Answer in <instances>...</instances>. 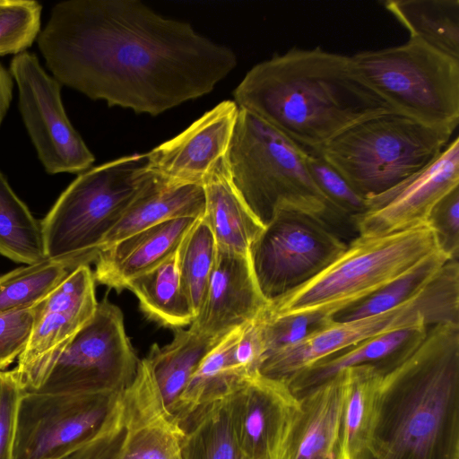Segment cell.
<instances>
[{
	"label": "cell",
	"instance_id": "obj_1",
	"mask_svg": "<svg viewBox=\"0 0 459 459\" xmlns=\"http://www.w3.org/2000/svg\"><path fill=\"white\" fill-rule=\"evenodd\" d=\"M36 42L61 84L152 117L210 93L237 65L230 48L139 0L56 3Z\"/></svg>",
	"mask_w": 459,
	"mask_h": 459
},
{
	"label": "cell",
	"instance_id": "obj_2",
	"mask_svg": "<svg viewBox=\"0 0 459 459\" xmlns=\"http://www.w3.org/2000/svg\"><path fill=\"white\" fill-rule=\"evenodd\" d=\"M234 101L308 152L350 127L394 112L359 77L351 56L292 48L254 65Z\"/></svg>",
	"mask_w": 459,
	"mask_h": 459
},
{
	"label": "cell",
	"instance_id": "obj_3",
	"mask_svg": "<svg viewBox=\"0 0 459 459\" xmlns=\"http://www.w3.org/2000/svg\"><path fill=\"white\" fill-rule=\"evenodd\" d=\"M354 459H459V325L429 326L406 359L381 374Z\"/></svg>",
	"mask_w": 459,
	"mask_h": 459
},
{
	"label": "cell",
	"instance_id": "obj_4",
	"mask_svg": "<svg viewBox=\"0 0 459 459\" xmlns=\"http://www.w3.org/2000/svg\"><path fill=\"white\" fill-rule=\"evenodd\" d=\"M307 154L261 118L238 109L229 150L230 178L255 217L265 226L278 210L299 211L320 219L350 242L358 236L355 222L317 187Z\"/></svg>",
	"mask_w": 459,
	"mask_h": 459
},
{
	"label": "cell",
	"instance_id": "obj_5",
	"mask_svg": "<svg viewBox=\"0 0 459 459\" xmlns=\"http://www.w3.org/2000/svg\"><path fill=\"white\" fill-rule=\"evenodd\" d=\"M440 250L426 223L382 236H360L318 274L268 303L276 316L307 313L333 317L403 274L426 255Z\"/></svg>",
	"mask_w": 459,
	"mask_h": 459
},
{
	"label": "cell",
	"instance_id": "obj_6",
	"mask_svg": "<svg viewBox=\"0 0 459 459\" xmlns=\"http://www.w3.org/2000/svg\"><path fill=\"white\" fill-rule=\"evenodd\" d=\"M151 176L146 153L78 174L40 223L48 259L76 266L94 262L104 239Z\"/></svg>",
	"mask_w": 459,
	"mask_h": 459
},
{
	"label": "cell",
	"instance_id": "obj_7",
	"mask_svg": "<svg viewBox=\"0 0 459 459\" xmlns=\"http://www.w3.org/2000/svg\"><path fill=\"white\" fill-rule=\"evenodd\" d=\"M452 134L389 112L356 124L314 152L368 199L427 167L448 144Z\"/></svg>",
	"mask_w": 459,
	"mask_h": 459
},
{
	"label": "cell",
	"instance_id": "obj_8",
	"mask_svg": "<svg viewBox=\"0 0 459 459\" xmlns=\"http://www.w3.org/2000/svg\"><path fill=\"white\" fill-rule=\"evenodd\" d=\"M363 82L394 112L454 132L459 123V60L410 39L351 56Z\"/></svg>",
	"mask_w": 459,
	"mask_h": 459
},
{
	"label": "cell",
	"instance_id": "obj_9",
	"mask_svg": "<svg viewBox=\"0 0 459 459\" xmlns=\"http://www.w3.org/2000/svg\"><path fill=\"white\" fill-rule=\"evenodd\" d=\"M459 325V263L448 260L416 296L398 307L349 320L330 319L303 341L266 356L259 374L285 383L314 362L382 333L410 326Z\"/></svg>",
	"mask_w": 459,
	"mask_h": 459
},
{
	"label": "cell",
	"instance_id": "obj_10",
	"mask_svg": "<svg viewBox=\"0 0 459 459\" xmlns=\"http://www.w3.org/2000/svg\"><path fill=\"white\" fill-rule=\"evenodd\" d=\"M139 360L121 309L103 299L31 393H120L134 378Z\"/></svg>",
	"mask_w": 459,
	"mask_h": 459
},
{
	"label": "cell",
	"instance_id": "obj_11",
	"mask_svg": "<svg viewBox=\"0 0 459 459\" xmlns=\"http://www.w3.org/2000/svg\"><path fill=\"white\" fill-rule=\"evenodd\" d=\"M347 245L320 219L299 211L278 210L248 256L258 288L269 303L318 274Z\"/></svg>",
	"mask_w": 459,
	"mask_h": 459
},
{
	"label": "cell",
	"instance_id": "obj_12",
	"mask_svg": "<svg viewBox=\"0 0 459 459\" xmlns=\"http://www.w3.org/2000/svg\"><path fill=\"white\" fill-rule=\"evenodd\" d=\"M122 392H23L17 410L13 459H65L97 434Z\"/></svg>",
	"mask_w": 459,
	"mask_h": 459
},
{
	"label": "cell",
	"instance_id": "obj_13",
	"mask_svg": "<svg viewBox=\"0 0 459 459\" xmlns=\"http://www.w3.org/2000/svg\"><path fill=\"white\" fill-rule=\"evenodd\" d=\"M9 72L18 90V108L45 171L80 174L95 157L65 112L62 84L29 51L14 56Z\"/></svg>",
	"mask_w": 459,
	"mask_h": 459
},
{
	"label": "cell",
	"instance_id": "obj_14",
	"mask_svg": "<svg viewBox=\"0 0 459 459\" xmlns=\"http://www.w3.org/2000/svg\"><path fill=\"white\" fill-rule=\"evenodd\" d=\"M98 303L93 271L83 264L36 305L28 342L14 368L24 393L39 386L64 349L92 318Z\"/></svg>",
	"mask_w": 459,
	"mask_h": 459
},
{
	"label": "cell",
	"instance_id": "obj_15",
	"mask_svg": "<svg viewBox=\"0 0 459 459\" xmlns=\"http://www.w3.org/2000/svg\"><path fill=\"white\" fill-rule=\"evenodd\" d=\"M238 109L234 100L220 102L182 133L147 152V169L172 183L203 186L230 176L229 150Z\"/></svg>",
	"mask_w": 459,
	"mask_h": 459
},
{
	"label": "cell",
	"instance_id": "obj_16",
	"mask_svg": "<svg viewBox=\"0 0 459 459\" xmlns=\"http://www.w3.org/2000/svg\"><path fill=\"white\" fill-rule=\"evenodd\" d=\"M459 186V138L450 142L427 167L399 186L367 199L355 220L358 235L382 236L427 223L446 194Z\"/></svg>",
	"mask_w": 459,
	"mask_h": 459
},
{
	"label": "cell",
	"instance_id": "obj_17",
	"mask_svg": "<svg viewBox=\"0 0 459 459\" xmlns=\"http://www.w3.org/2000/svg\"><path fill=\"white\" fill-rule=\"evenodd\" d=\"M227 400L242 459H278L298 409L287 385L257 373L242 380Z\"/></svg>",
	"mask_w": 459,
	"mask_h": 459
},
{
	"label": "cell",
	"instance_id": "obj_18",
	"mask_svg": "<svg viewBox=\"0 0 459 459\" xmlns=\"http://www.w3.org/2000/svg\"><path fill=\"white\" fill-rule=\"evenodd\" d=\"M123 431L110 459H181V425L168 410L145 358L121 394Z\"/></svg>",
	"mask_w": 459,
	"mask_h": 459
},
{
	"label": "cell",
	"instance_id": "obj_19",
	"mask_svg": "<svg viewBox=\"0 0 459 459\" xmlns=\"http://www.w3.org/2000/svg\"><path fill=\"white\" fill-rule=\"evenodd\" d=\"M267 305L249 256L217 247L205 295L190 328L204 336L221 340L254 319Z\"/></svg>",
	"mask_w": 459,
	"mask_h": 459
},
{
	"label": "cell",
	"instance_id": "obj_20",
	"mask_svg": "<svg viewBox=\"0 0 459 459\" xmlns=\"http://www.w3.org/2000/svg\"><path fill=\"white\" fill-rule=\"evenodd\" d=\"M345 397L344 370L299 395L278 459H344Z\"/></svg>",
	"mask_w": 459,
	"mask_h": 459
},
{
	"label": "cell",
	"instance_id": "obj_21",
	"mask_svg": "<svg viewBox=\"0 0 459 459\" xmlns=\"http://www.w3.org/2000/svg\"><path fill=\"white\" fill-rule=\"evenodd\" d=\"M196 220L178 218L166 221L100 251L94 260L95 281L117 292L126 289L130 281L176 253Z\"/></svg>",
	"mask_w": 459,
	"mask_h": 459
},
{
	"label": "cell",
	"instance_id": "obj_22",
	"mask_svg": "<svg viewBox=\"0 0 459 459\" xmlns=\"http://www.w3.org/2000/svg\"><path fill=\"white\" fill-rule=\"evenodd\" d=\"M429 327L419 325L375 336L314 362L292 375L284 384L298 397L347 368L371 365L382 373L386 372L420 346Z\"/></svg>",
	"mask_w": 459,
	"mask_h": 459
},
{
	"label": "cell",
	"instance_id": "obj_23",
	"mask_svg": "<svg viewBox=\"0 0 459 459\" xmlns=\"http://www.w3.org/2000/svg\"><path fill=\"white\" fill-rule=\"evenodd\" d=\"M204 210L205 193L203 186L172 183L152 173L121 219L106 237L100 251L166 221L201 218Z\"/></svg>",
	"mask_w": 459,
	"mask_h": 459
},
{
	"label": "cell",
	"instance_id": "obj_24",
	"mask_svg": "<svg viewBox=\"0 0 459 459\" xmlns=\"http://www.w3.org/2000/svg\"><path fill=\"white\" fill-rule=\"evenodd\" d=\"M205 219L217 247L248 255L264 225L239 195L230 176L218 177L204 186Z\"/></svg>",
	"mask_w": 459,
	"mask_h": 459
},
{
	"label": "cell",
	"instance_id": "obj_25",
	"mask_svg": "<svg viewBox=\"0 0 459 459\" xmlns=\"http://www.w3.org/2000/svg\"><path fill=\"white\" fill-rule=\"evenodd\" d=\"M177 252L130 281L126 287L136 296L141 310L148 318L173 330L191 325L195 319L181 287Z\"/></svg>",
	"mask_w": 459,
	"mask_h": 459
},
{
	"label": "cell",
	"instance_id": "obj_26",
	"mask_svg": "<svg viewBox=\"0 0 459 459\" xmlns=\"http://www.w3.org/2000/svg\"><path fill=\"white\" fill-rule=\"evenodd\" d=\"M384 5L410 39L459 60L458 0H388Z\"/></svg>",
	"mask_w": 459,
	"mask_h": 459
},
{
	"label": "cell",
	"instance_id": "obj_27",
	"mask_svg": "<svg viewBox=\"0 0 459 459\" xmlns=\"http://www.w3.org/2000/svg\"><path fill=\"white\" fill-rule=\"evenodd\" d=\"M219 341L204 336L190 327L178 328L169 343L161 347L157 343L151 346L144 358L169 411L199 362Z\"/></svg>",
	"mask_w": 459,
	"mask_h": 459
},
{
	"label": "cell",
	"instance_id": "obj_28",
	"mask_svg": "<svg viewBox=\"0 0 459 459\" xmlns=\"http://www.w3.org/2000/svg\"><path fill=\"white\" fill-rule=\"evenodd\" d=\"M242 326V325H241ZM238 327L222 337L202 359L169 412L181 424L200 406L224 398L244 379L230 366V351Z\"/></svg>",
	"mask_w": 459,
	"mask_h": 459
},
{
	"label": "cell",
	"instance_id": "obj_29",
	"mask_svg": "<svg viewBox=\"0 0 459 459\" xmlns=\"http://www.w3.org/2000/svg\"><path fill=\"white\" fill-rule=\"evenodd\" d=\"M181 459H242L227 396L197 408L181 424Z\"/></svg>",
	"mask_w": 459,
	"mask_h": 459
},
{
	"label": "cell",
	"instance_id": "obj_30",
	"mask_svg": "<svg viewBox=\"0 0 459 459\" xmlns=\"http://www.w3.org/2000/svg\"><path fill=\"white\" fill-rule=\"evenodd\" d=\"M0 254L26 264L48 259L41 224L0 169Z\"/></svg>",
	"mask_w": 459,
	"mask_h": 459
},
{
	"label": "cell",
	"instance_id": "obj_31",
	"mask_svg": "<svg viewBox=\"0 0 459 459\" xmlns=\"http://www.w3.org/2000/svg\"><path fill=\"white\" fill-rule=\"evenodd\" d=\"M76 265L46 259L0 276V315L28 309L42 301Z\"/></svg>",
	"mask_w": 459,
	"mask_h": 459
},
{
	"label": "cell",
	"instance_id": "obj_32",
	"mask_svg": "<svg viewBox=\"0 0 459 459\" xmlns=\"http://www.w3.org/2000/svg\"><path fill=\"white\" fill-rule=\"evenodd\" d=\"M449 259L437 250L406 271L403 274L365 299L338 312L334 321H349L378 314L398 307L421 291L440 272Z\"/></svg>",
	"mask_w": 459,
	"mask_h": 459
},
{
	"label": "cell",
	"instance_id": "obj_33",
	"mask_svg": "<svg viewBox=\"0 0 459 459\" xmlns=\"http://www.w3.org/2000/svg\"><path fill=\"white\" fill-rule=\"evenodd\" d=\"M177 255L181 287L195 317L203 303L217 255V244L204 216L197 219L188 230Z\"/></svg>",
	"mask_w": 459,
	"mask_h": 459
},
{
	"label": "cell",
	"instance_id": "obj_34",
	"mask_svg": "<svg viewBox=\"0 0 459 459\" xmlns=\"http://www.w3.org/2000/svg\"><path fill=\"white\" fill-rule=\"evenodd\" d=\"M346 376L343 413L344 459H354L368 433L382 372L371 365L342 369Z\"/></svg>",
	"mask_w": 459,
	"mask_h": 459
},
{
	"label": "cell",
	"instance_id": "obj_35",
	"mask_svg": "<svg viewBox=\"0 0 459 459\" xmlns=\"http://www.w3.org/2000/svg\"><path fill=\"white\" fill-rule=\"evenodd\" d=\"M42 5L33 0H0V56H17L37 41Z\"/></svg>",
	"mask_w": 459,
	"mask_h": 459
},
{
	"label": "cell",
	"instance_id": "obj_36",
	"mask_svg": "<svg viewBox=\"0 0 459 459\" xmlns=\"http://www.w3.org/2000/svg\"><path fill=\"white\" fill-rule=\"evenodd\" d=\"M307 167L316 185L331 205L355 222L356 218L366 211L367 199L320 154L308 152Z\"/></svg>",
	"mask_w": 459,
	"mask_h": 459
},
{
	"label": "cell",
	"instance_id": "obj_37",
	"mask_svg": "<svg viewBox=\"0 0 459 459\" xmlns=\"http://www.w3.org/2000/svg\"><path fill=\"white\" fill-rule=\"evenodd\" d=\"M267 306L261 313L264 345L263 359L271 353L303 341L332 319L316 313L276 316L269 313Z\"/></svg>",
	"mask_w": 459,
	"mask_h": 459
},
{
	"label": "cell",
	"instance_id": "obj_38",
	"mask_svg": "<svg viewBox=\"0 0 459 459\" xmlns=\"http://www.w3.org/2000/svg\"><path fill=\"white\" fill-rule=\"evenodd\" d=\"M262 311L254 319L240 327L239 333L230 351V366L241 379L257 374L264 357Z\"/></svg>",
	"mask_w": 459,
	"mask_h": 459
},
{
	"label": "cell",
	"instance_id": "obj_39",
	"mask_svg": "<svg viewBox=\"0 0 459 459\" xmlns=\"http://www.w3.org/2000/svg\"><path fill=\"white\" fill-rule=\"evenodd\" d=\"M427 223L436 236L438 248L449 259L459 255V186L455 187L431 210Z\"/></svg>",
	"mask_w": 459,
	"mask_h": 459
},
{
	"label": "cell",
	"instance_id": "obj_40",
	"mask_svg": "<svg viewBox=\"0 0 459 459\" xmlns=\"http://www.w3.org/2000/svg\"><path fill=\"white\" fill-rule=\"evenodd\" d=\"M36 306L0 315V371L5 370L28 342L35 317Z\"/></svg>",
	"mask_w": 459,
	"mask_h": 459
},
{
	"label": "cell",
	"instance_id": "obj_41",
	"mask_svg": "<svg viewBox=\"0 0 459 459\" xmlns=\"http://www.w3.org/2000/svg\"><path fill=\"white\" fill-rule=\"evenodd\" d=\"M22 394L14 368L0 371V459H13L17 410Z\"/></svg>",
	"mask_w": 459,
	"mask_h": 459
},
{
	"label": "cell",
	"instance_id": "obj_42",
	"mask_svg": "<svg viewBox=\"0 0 459 459\" xmlns=\"http://www.w3.org/2000/svg\"><path fill=\"white\" fill-rule=\"evenodd\" d=\"M13 79L9 70L0 63V128L13 100Z\"/></svg>",
	"mask_w": 459,
	"mask_h": 459
}]
</instances>
